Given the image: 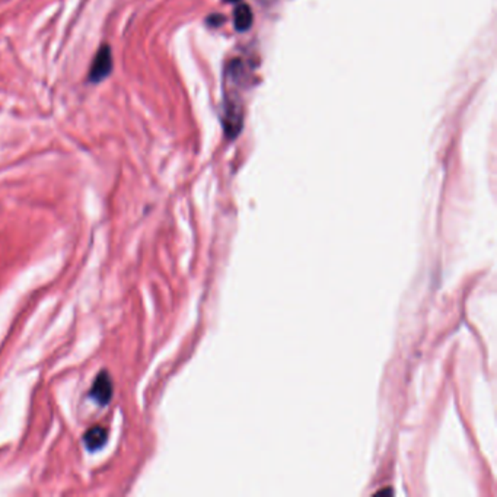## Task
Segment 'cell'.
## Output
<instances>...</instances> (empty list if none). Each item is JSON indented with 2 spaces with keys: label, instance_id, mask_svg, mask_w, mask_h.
Here are the masks:
<instances>
[{
  "label": "cell",
  "instance_id": "cell-3",
  "mask_svg": "<svg viewBox=\"0 0 497 497\" xmlns=\"http://www.w3.org/2000/svg\"><path fill=\"white\" fill-rule=\"evenodd\" d=\"M107 436H108V432H107L105 427L94 426L92 429H90L85 433L83 442H85L86 448L90 449V451H98V449H101L105 445Z\"/></svg>",
  "mask_w": 497,
  "mask_h": 497
},
{
  "label": "cell",
  "instance_id": "cell-1",
  "mask_svg": "<svg viewBox=\"0 0 497 497\" xmlns=\"http://www.w3.org/2000/svg\"><path fill=\"white\" fill-rule=\"evenodd\" d=\"M112 70V55L108 46H101L98 53L94 57L92 66L90 69V80L92 83H100L109 76Z\"/></svg>",
  "mask_w": 497,
  "mask_h": 497
},
{
  "label": "cell",
  "instance_id": "cell-4",
  "mask_svg": "<svg viewBox=\"0 0 497 497\" xmlns=\"http://www.w3.org/2000/svg\"><path fill=\"white\" fill-rule=\"evenodd\" d=\"M233 21H235V28L238 31H247V29L252 23V12L248 5H241L235 9V15H233Z\"/></svg>",
  "mask_w": 497,
  "mask_h": 497
},
{
  "label": "cell",
  "instance_id": "cell-2",
  "mask_svg": "<svg viewBox=\"0 0 497 497\" xmlns=\"http://www.w3.org/2000/svg\"><path fill=\"white\" fill-rule=\"evenodd\" d=\"M112 391H114L112 379L107 370H102L95 378V381H94L91 391H90V395L100 405H107L112 398Z\"/></svg>",
  "mask_w": 497,
  "mask_h": 497
},
{
  "label": "cell",
  "instance_id": "cell-5",
  "mask_svg": "<svg viewBox=\"0 0 497 497\" xmlns=\"http://www.w3.org/2000/svg\"><path fill=\"white\" fill-rule=\"evenodd\" d=\"M225 2H230V4H233V2H240V0H225Z\"/></svg>",
  "mask_w": 497,
  "mask_h": 497
}]
</instances>
